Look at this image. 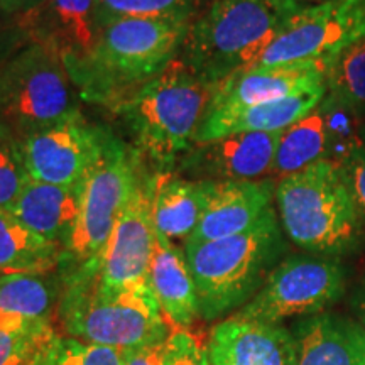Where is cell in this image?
Wrapping results in <instances>:
<instances>
[{
    "label": "cell",
    "mask_w": 365,
    "mask_h": 365,
    "mask_svg": "<svg viewBox=\"0 0 365 365\" xmlns=\"http://www.w3.org/2000/svg\"><path fill=\"white\" fill-rule=\"evenodd\" d=\"M61 339L53 323L26 331L0 330V365H49Z\"/></svg>",
    "instance_id": "obj_27"
},
{
    "label": "cell",
    "mask_w": 365,
    "mask_h": 365,
    "mask_svg": "<svg viewBox=\"0 0 365 365\" xmlns=\"http://www.w3.org/2000/svg\"><path fill=\"white\" fill-rule=\"evenodd\" d=\"M49 365H125V352L63 336Z\"/></svg>",
    "instance_id": "obj_29"
},
{
    "label": "cell",
    "mask_w": 365,
    "mask_h": 365,
    "mask_svg": "<svg viewBox=\"0 0 365 365\" xmlns=\"http://www.w3.org/2000/svg\"><path fill=\"white\" fill-rule=\"evenodd\" d=\"M163 345L164 341L127 350L125 365H163Z\"/></svg>",
    "instance_id": "obj_32"
},
{
    "label": "cell",
    "mask_w": 365,
    "mask_h": 365,
    "mask_svg": "<svg viewBox=\"0 0 365 365\" xmlns=\"http://www.w3.org/2000/svg\"><path fill=\"white\" fill-rule=\"evenodd\" d=\"M139 178L124 145L105 134L97 161L81 181L80 212L59 267L65 271L98 257Z\"/></svg>",
    "instance_id": "obj_8"
},
{
    "label": "cell",
    "mask_w": 365,
    "mask_h": 365,
    "mask_svg": "<svg viewBox=\"0 0 365 365\" xmlns=\"http://www.w3.org/2000/svg\"><path fill=\"white\" fill-rule=\"evenodd\" d=\"M207 349L212 365H294L289 328L235 313L212 328Z\"/></svg>",
    "instance_id": "obj_16"
},
{
    "label": "cell",
    "mask_w": 365,
    "mask_h": 365,
    "mask_svg": "<svg viewBox=\"0 0 365 365\" xmlns=\"http://www.w3.org/2000/svg\"><path fill=\"white\" fill-rule=\"evenodd\" d=\"M24 34L21 33L19 27H14V29H7V31H0V61H4L7 56L19 49L22 44L26 43Z\"/></svg>",
    "instance_id": "obj_33"
},
{
    "label": "cell",
    "mask_w": 365,
    "mask_h": 365,
    "mask_svg": "<svg viewBox=\"0 0 365 365\" xmlns=\"http://www.w3.org/2000/svg\"><path fill=\"white\" fill-rule=\"evenodd\" d=\"M105 134L78 110L21 139L31 180L59 186L81 185L103 148Z\"/></svg>",
    "instance_id": "obj_11"
},
{
    "label": "cell",
    "mask_w": 365,
    "mask_h": 365,
    "mask_svg": "<svg viewBox=\"0 0 365 365\" xmlns=\"http://www.w3.org/2000/svg\"><path fill=\"white\" fill-rule=\"evenodd\" d=\"M327 70L314 63L254 66L217 85L208 112L274 102L325 83ZM207 112V113H208Z\"/></svg>",
    "instance_id": "obj_17"
},
{
    "label": "cell",
    "mask_w": 365,
    "mask_h": 365,
    "mask_svg": "<svg viewBox=\"0 0 365 365\" xmlns=\"http://www.w3.org/2000/svg\"><path fill=\"white\" fill-rule=\"evenodd\" d=\"M217 85L176 58L118 110L129 120L137 145L156 161L170 163L195 145Z\"/></svg>",
    "instance_id": "obj_6"
},
{
    "label": "cell",
    "mask_w": 365,
    "mask_h": 365,
    "mask_svg": "<svg viewBox=\"0 0 365 365\" xmlns=\"http://www.w3.org/2000/svg\"><path fill=\"white\" fill-rule=\"evenodd\" d=\"M61 257L63 245L38 235L12 212L0 208V276L51 274Z\"/></svg>",
    "instance_id": "obj_24"
},
{
    "label": "cell",
    "mask_w": 365,
    "mask_h": 365,
    "mask_svg": "<svg viewBox=\"0 0 365 365\" xmlns=\"http://www.w3.org/2000/svg\"><path fill=\"white\" fill-rule=\"evenodd\" d=\"M359 135H360V140H362V144H364V148H365V124H360Z\"/></svg>",
    "instance_id": "obj_37"
},
{
    "label": "cell",
    "mask_w": 365,
    "mask_h": 365,
    "mask_svg": "<svg viewBox=\"0 0 365 365\" xmlns=\"http://www.w3.org/2000/svg\"><path fill=\"white\" fill-rule=\"evenodd\" d=\"M61 282L58 312L71 339L127 352L137 346L161 344L170 335L171 325L150 286L108 287L100 282L90 262L68 269Z\"/></svg>",
    "instance_id": "obj_3"
},
{
    "label": "cell",
    "mask_w": 365,
    "mask_h": 365,
    "mask_svg": "<svg viewBox=\"0 0 365 365\" xmlns=\"http://www.w3.org/2000/svg\"><path fill=\"white\" fill-rule=\"evenodd\" d=\"M75 112L71 78L51 49L26 41L0 61V124L19 140Z\"/></svg>",
    "instance_id": "obj_7"
},
{
    "label": "cell",
    "mask_w": 365,
    "mask_h": 365,
    "mask_svg": "<svg viewBox=\"0 0 365 365\" xmlns=\"http://www.w3.org/2000/svg\"><path fill=\"white\" fill-rule=\"evenodd\" d=\"M63 282L51 274L0 276V330L26 331L51 323Z\"/></svg>",
    "instance_id": "obj_22"
},
{
    "label": "cell",
    "mask_w": 365,
    "mask_h": 365,
    "mask_svg": "<svg viewBox=\"0 0 365 365\" xmlns=\"http://www.w3.org/2000/svg\"><path fill=\"white\" fill-rule=\"evenodd\" d=\"M29 180L19 137L0 124V208L11 210Z\"/></svg>",
    "instance_id": "obj_28"
},
{
    "label": "cell",
    "mask_w": 365,
    "mask_h": 365,
    "mask_svg": "<svg viewBox=\"0 0 365 365\" xmlns=\"http://www.w3.org/2000/svg\"><path fill=\"white\" fill-rule=\"evenodd\" d=\"M274 200L284 235L307 252L340 259L360 247L362 220L333 159L281 178Z\"/></svg>",
    "instance_id": "obj_5"
},
{
    "label": "cell",
    "mask_w": 365,
    "mask_h": 365,
    "mask_svg": "<svg viewBox=\"0 0 365 365\" xmlns=\"http://www.w3.org/2000/svg\"><path fill=\"white\" fill-rule=\"evenodd\" d=\"M205 181L163 175L150 181V213L156 234L188 242L203 215Z\"/></svg>",
    "instance_id": "obj_23"
},
{
    "label": "cell",
    "mask_w": 365,
    "mask_h": 365,
    "mask_svg": "<svg viewBox=\"0 0 365 365\" xmlns=\"http://www.w3.org/2000/svg\"><path fill=\"white\" fill-rule=\"evenodd\" d=\"M80 198L81 185L59 186L29 180L9 212L38 235L65 249L78 218Z\"/></svg>",
    "instance_id": "obj_21"
},
{
    "label": "cell",
    "mask_w": 365,
    "mask_h": 365,
    "mask_svg": "<svg viewBox=\"0 0 365 365\" xmlns=\"http://www.w3.org/2000/svg\"><path fill=\"white\" fill-rule=\"evenodd\" d=\"M156 237L150 213V181L139 175L102 254L90 262L100 282L117 289L149 286Z\"/></svg>",
    "instance_id": "obj_12"
},
{
    "label": "cell",
    "mask_w": 365,
    "mask_h": 365,
    "mask_svg": "<svg viewBox=\"0 0 365 365\" xmlns=\"http://www.w3.org/2000/svg\"><path fill=\"white\" fill-rule=\"evenodd\" d=\"M294 4H298L301 7H307V6H314V4H322L327 2V0H293Z\"/></svg>",
    "instance_id": "obj_36"
},
{
    "label": "cell",
    "mask_w": 365,
    "mask_h": 365,
    "mask_svg": "<svg viewBox=\"0 0 365 365\" xmlns=\"http://www.w3.org/2000/svg\"><path fill=\"white\" fill-rule=\"evenodd\" d=\"M200 0H95V24L100 31L113 21L127 17H153L191 22Z\"/></svg>",
    "instance_id": "obj_26"
},
{
    "label": "cell",
    "mask_w": 365,
    "mask_h": 365,
    "mask_svg": "<svg viewBox=\"0 0 365 365\" xmlns=\"http://www.w3.org/2000/svg\"><path fill=\"white\" fill-rule=\"evenodd\" d=\"M365 38V0H327L284 21L255 66L314 63L328 71L341 51Z\"/></svg>",
    "instance_id": "obj_10"
},
{
    "label": "cell",
    "mask_w": 365,
    "mask_h": 365,
    "mask_svg": "<svg viewBox=\"0 0 365 365\" xmlns=\"http://www.w3.org/2000/svg\"><path fill=\"white\" fill-rule=\"evenodd\" d=\"M203 181L207 190L205 210L188 242L218 240L244 234L266 215L276 198L277 182L271 178Z\"/></svg>",
    "instance_id": "obj_14"
},
{
    "label": "cell",
    "mask_w": 365,
    "mask_h": 365,
    "mask_svg": "<svg viewBox=\"0 0 365 365\" xmlns=\"http://www.w3.org/2000/svg\"><path fill=\"white\" fill-rule=\"evenodd\" d=\"M357 314H359V319H360V325L365 328V284L362 289H360V293L357 296Z\"/></svg>",
    "instance_id": "obj_35"
},
{
    "label": "cell",
    "mask_w": 365,
    "mask_h": 365,
    "mask_svg": "<svg viewBox=\"0 0 365 365\" xmlns=\"http://www.w3.org/2000/svg\"><path fill=\"white\" fill-rule=\"evenodd\" d=\"M17 27L27 41L56 53L68 70L88 56L97 43L95 0H43L22 14Z\"/></svg>",
    "instance_id": "obj_15"
},
{
    "label": "cell",
    "mask_w": 365,
    "mask_h": 365,
    "mask_svg": "<svg viewBox=\"0 0 365 365\" xmlns=\"http://www.w3.org/2000/svg\"><path fill=\"white\" fill-rule=\"evenodd\" d=\"M163 365H212L207 345L190 328L171 327L163 345Z\"/></svg>",
    "instance_id": "obj_30"
},
{
    "label": "cell",
    "mask_w": 365,
    "mask_h": 365,
    "mask_svg": "<svg viewBox=\"0 0 365 365\" xmlns=\"http://www.w3.org/2000/svg\"><path fill=\"white\" fill-rule=\"evenodd\" d=\"M294 365H365V328L354 319L322 312L289 328Z\"/></svg>",
    "instance_id": "obj_18"
},
{
    "label": "cell",
    "mask_w": 365,
    "mask_h": 365,
    "mask_svg": "<svg viewBox=\"0 0 365 365\" xmlns=\"http://www.w3.org/2000/svg\"><path fill=\"white\" fill-rule=\"evenodd\" d=\"M325 97L327 85H319L274 102L208 112L200 125L195 144L242 132H282L307 117Z\"/></svg>",
    "instance_id": "obj_19"
},
{
    "label": "cell",
    "mask_w": 365,
    "mask_h": 365,
    "mask_svg": "<svg viewBox=\"0 0 365 365\" xmlns=\"http://www.w3.org/2000/svg\"><path fill=\"white\" fill-rule=\"evenodd\" d=\"M327 98L354 117L365 115V38L341 51L325 75Z\"/></svg>",
    "instance_id": "obj_25"
},
{
    "label": "cell",
    "mask_w": 365,
    "mask_h": 365,
    "mask_svg": "<svg viewBox=\"0 0 365 365\" xmlns=\"http://www.w3.org/2000/svg\"><path fill=\"white\" fill-rule=\"evenodd\" d=\"M281 132H242L195 144L182 170L193 180H261L271 173Z\"/></svg>",
    "instance_id": "obj_13"
},
{
    "label": "cell",
    "mask_w": 365,
    "mask_h": 365,
    "mask_svg": "<svg viewBox=\"0 0 365 365\" xmlns=\"http://www.w3.org/2000/svg\"><path fill=\"white\" fill-rule=\"evenodd\" d=\"M340 171L344 175L346 186L357 205L360 220L365 228V148L362 140H355L349 149L341 154L339 161Z\"/></svg>",
    "instance_id": "obj_31"
},
{
    "label": "cell",
    "mask_w": 365,
    "mask_h": 365,
    "mask_svg": "<svg viewBox=\"0 0 365 365\" xmlns=\"http://www.w3.org/2000/svg\"><path fill=\"white\" fill-rule=\"evenodd\" d=\"M299 9L293 0H213L191 21L178 58L200 78L220 83L257 65Z\"/></svg>",
    "instance_id": "obj_4"
},
{
    "label": "cell",
    "mask_w": 365,
    "mask_h": 365,
    "mask_svg": "<svg viewBox=\"0 0 365 365\" xmlns=\"http://www.w3.org/2000/svg\"><path fill=\"white\" fill-rule=\"evenodd\" d=\"M345 267L327 255H289L274 267L267 281L235 314L276 323L327 312L345 293Z\"/></svg>",
    "instance_id": "obj_9"
},
{
    "label": "cell",
    "mask_w": 365,
    "mask_h": 365,
    "mask_svg": "<svg viewBox=\"0 0 365 365\" xmlns=\"http://www.w3.org/2000/svg\"><path fill=\"white\" fill-rule=\"evenodd\" d=\"M191 22L127 17L98 31L97 43L68 68L81 97L120 108L137 90L175 61Z\"/></svg>",
    "instance_id": "obj_1"
},
{
    "label": "cell",
    "mask_w": 365,
    "mask_h": 365,
    "mask_svg": "<svg viewBox=\"0 0 365 365\" xmlns=\"http://www.w3.org/2000/svg\"><path fill=\"white\" fill-rule=\"evenodd\" d=\"M149 286L171 327L190 328L200 318L196 287L185 247L161 235L156 237Z\"/></svg>",
    "instance_id": "obj_20"
},
{
    "label": "cell",
    "mask_w": 365,
    "mask_h": 365,
    "mask_svg": "<svg viewBox=\"0 0 365 365\" xmlns=\"http://www.w3.org/2000/svg\"><path fill=\"white\" fill-rule=\"evenodd\" d=\"M43 0H0V12L9 16H22L33 11Z\"/></svg>",
    "instance_id": "obj_34"
},
{
    "label": "cell",
    "mask_w": 365,
    "mask_h": 365,
    "mask_svg": "<svg viewBox=\"0 0 365 365\" xmlns=\"http://www.w3.org/2000/svg\"><path fill=\"white\" fill-rule=\"evenodd\" d=\"M287 249L274 208L244 234L218 240L186 242L200 318L213 322L234 314L254 298Z\"/></svg>",
    "instance_id": "obj_2"
}]
</instances>
